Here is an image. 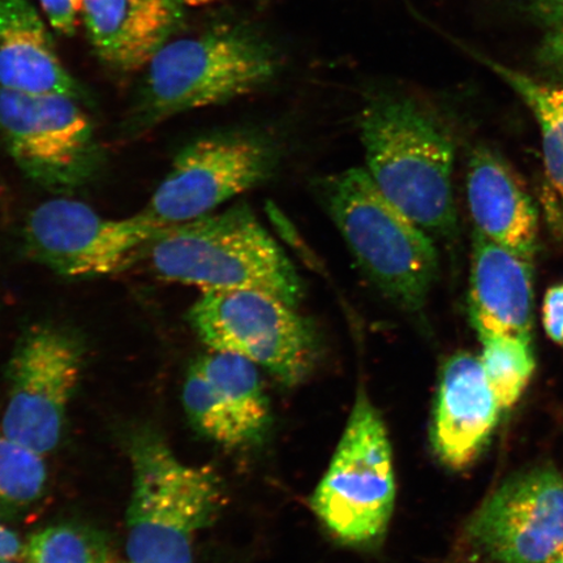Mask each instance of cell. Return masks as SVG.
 I'll list each match as a JSON object with an SVG mask.
<instances>
[{
  "label": "cell",
  "mask_w": 563,
  "mask_h": 563,
  "mask_svg": "<svg viewBox=\"0 0 563 563\" xmlns=\"http://www.w3.org/2000/svg\"><path fill=\"white\" fill-rule=\"evenodd\" d=\"M478 62L488 66L533 112L543 136L545 168L552 185L563 197V87L548 86L482 54L471 52Z\"/></svg>",
  "instance_id": "19"
},
{
  "label": "cell",
  "mask_w": 563,
  "mask_h": 563,
  "mask_svg": "<svg viewBox=\"0 0 563 563\" xmlns=\"http://www.w3.org/2000/svg\"><path fill=\"white\" fill-rule=\"evenodd\" d=\"M179 0H86L82 21L91 47L106 66L146 68L183 23Z\"/></svg>",
  "instance_id": "16"
},
{
  "label": "cell",
  "mask_w": 563,
  "mask_h": 563,
  "mask_svg": "<svg viewBox=\"0 0 563 563\" xmlns=\"http://www.w3.org/2000/svg\"><path fill=\"white\" fill-rule=\"evenodd\" d=\"M396 495L389 435L382 415L361 391L327 474L314 490L313 511L342 543L367 545L389 526Z\"/></svg>",
  "instance_id": "6"
},
{
  "label": "cell",
  "mask_w": 563,
  "mask_h": 563,
  "mask_svg": "<svg viewBox=\"0 0 563 563\" xmlns=\"http://www.w3.org/2000/svg\"><path fill=\"white\" fill-rule=\"evenodd\" d=\"M123 563H132L131 561H126V562H123Z\"/></svg>",
  "instance_id": "31"
},
{
  "label": "cell",
  "mask_w": 563,
  "mask_h": 563,
  "mask_svg": "<svg viewBox=\"0 0 563 563\" xmlns=\"http://www.w3.org/2000/svg\"><path fill=\"white\" fill-rule=\"evenodd\" d=\"M358 130L379 191L432 238L452 236L455 146L439 112L415 96L378 93L364 104Z\"/></svg>",
  "instance_id": "1"
},
{
  "label": "cell",
  "mask_w": 563,
  "mask_h": 563,
  "mask_svg": "<svg viewBox=\"0 0 563 563\" xmlns=\"http://www.w3.org/2000/svg\"><path fill=\"white\" fill-rule=\"evenodd\" d=\"M81 371L82 350L73 335L51 327L32 329L11 358L0 431L42 455L53 452Z\"/></svg>",
  "instance_id": "10"
},
{
  "label": "cell",
  "mask_w": 563,
  "mask_h": 563,
  "mask_svg": "<svg viewBox=\"0 0 563 563\" xmlns=\"http://www.w3.org/2000/svg\"><path fill=\"white\" fill-rule=\"evenodd\" d=\"M165 229L141 213L109 220L86 203L56 199L27 217L24 241L35 262L60 276L93 278L123 269Z\"/></svg>",
  "instance_id": "11"
},
{
  "label": "cell",
  "mask_w": 563,
  "mask_h": 563,
  "mask_svg": "<svg viewBox=\"0 0 563 563\" xmlns=\"http://www.w3.org/2000/svg\"><path fill=\"white\" fill-rule=\"evenodd\" d=\"M468 306L478 338L508 335L532 342L531 260L475 231Z\"/></svg>",
  "instance_id": "15"
},
{
  "label": "cell",
  "mask_w": 563,
  "mask_h": 563,
  "mask_svg": "<svg viewBox=\"0 0 563 563\" xmlns=\"http://www.w3.org/2000/svg\"><path fill=\"white\" fill-rule=\"evenodd\" d=\"M48 24L65 35H73L82 21L86 0H38Z\"/></svg>",
  "instance_id": "23"
},
{
  "label": "cell",
  "mask_w": 563,
  "mask_h": 563,
  "mask_svg": "<svg viewBox=\"0 0 563 563\" xmlns=\"http://www.w3.org/2000/svg\"><path fill=\"white\" fill-rule=\"evenodd\" d=\"M543 323L549 338L563 346V284L555 285L545 294Z\"/></svg>",
  "instance_id": "24"
},
{
  "label": "cell",
  "mask_w": 563,
  "mask_h": 563,
  "mask_svg": "<svg viewBox=\"0 0 563 563\" xmlns=\"http://www.w3.org/2000/svg\"><path fill=\"white\" fill-rule=\"evenodd\" d=\"M467 534L498 563H548L563 547V478L547 467L514 475L474 514Z\"/></svg>",
  "instance_id": "12"
},
{
  "label": "cell",
  "mask_w": 563,
  "mask_h": 563,
  "mask_svg": "<svg viewBox=\"0 0 563 563\" xmlns=\"http://www.w3.org/2000/svg\"><path fill=\"white\" fill-rule=\"evenodd\" d=\"M188 319L211 350L249 358L287 386L301 383L312 368L316 343L311 325L295 307L272 294L202 292Z\"/></svg>",
  "instance_id": "8"
},
{
  "label": "cell",
  "mask_w": 563,
  "mask_h": 563,
  "mask_svg": "<svg viewBox=\"0 0 563 563\" xmlns=\"http://www.w3.org/2000/svg\"><path fill=\"white\" fill-rule=\"evenodd\" d=\"M537 58L548 73L563 79V26L547 34L538 48Z\"/></svg>",
  "instance_id": "25"
},
{
  "label": "cell",
  "mask_w": 563,
  "mask_h": 563,
  "mask_svg": "<svg viewBox=\"0 0 563 563\" xmlns=\"http://www.w3.org/2000/svg\"><path fill=\"white\" fill-rule=\"evenodd\" d=\"M0 563H20L19 561H0Z\"/></svg>",
  "instance_id": "30"
},
{
  "label": "cell",
  "mask_w": 563,
  "mask_h": 563,
  "mask_svg": "<svg viewBox=\"0 0 563 563\" xmlns=\"http://www.w3.org/2000/svg\"><path fill=\"white\" fill-rule=\"evenodd\" d=\"M282 55L242 25L172 40L146 66L130 129L145 132L183 112L250 95L276 79Z\"/></svg>",
  "instance_id": "2"
},
{
  "label": "cell",
  "mask_w": 563,
  "mask_h": 563,
  "mask_svg": "<svg viewBox=\"0 0 563 563\" xmlns=\"http://www.w3.org/2000/svg\"><path fill=\"white\" fill-rule=\"evenodd\" d=\"M278 161L277 145L260 133L224 132L196 140L176 156L141 214L159 228L197 220L263 185Z\"/></svg>",
  "instance_id": "9"
},
{
  "label": "cell",
  "mask_w": 563,
  "mask_h": 563,
  "mask_svg": "<svg viewBox=\"0 0 563 563\" xmlns=\"http://www.w3.org/2000/svg\"><path fill=\"white\" fill-rule=\"evenodd\" d=\"M157 276L202 292L258 290L298 307L301 279L250 208L175 224L150 244Z\"/></svg>",
  "instance_id": "4"
},
{
  "label": "cell",
  "mask_w": 563,
  "mask_h": 563,
  "mask_svg": "<svg viewBox=\"0 0 563 563\" xmlns=\"http://www.w3.org/2000/svg\"><path fill=\"white\" fill-rule=\"evenodd\" d=\"M183 405L202 434L228 448L258 441L271 421L257 365L230 352L213 351L192 365Z\"/></svg>",
  "instance_id": "13"
},
{
  "label": "cell",
  "mask_w": 563,
  "mask_h": 563,
  "mask_svg": "<svg viewBox=\"0 0 563 563\" xmlns=\"http://www.w3.org/2000/svg\"><path fill=\"white\" fill-rule=\"evenodd\" d=\"M181 4L201 7L216 2V0H179Z\"/></svg>",
  "instance_id": "28"
},
{
  "label": "cell",
  "mask_w": 563,
  "mask_h": 563,
  "mask_svg": "<svg viewBox=\"0 0 563 563\" xmlns=\"http://www.w3.org/2000/svg\"><path fill=\"white\" fill-rule=\"evenodd\" d=\"M132 493L126 509V558L132 563H194L196 534L214 522L223 504L210 467L178 460L156 432L130 443Z\"/></svg>",
  "instance_id": "5"
},
{
  "label": "cell",
  "mask_w": 563,
  "mask_h": 563,
  "mask_svg": "<svg viewBox=\"0 0 563 563\" xmlns=\"http://www.w3.org/2000/svg\"><path fill=\"white\" fill-rule=\"evenodd\" d=\"M0 88L75 100L84 96L30 0H0Z\"/></svg>",
  "instance_id": "17"
},
{
  "label": "cell",
  "mask_w": 563,
  "mask_h": 563,
  "mask_svg": "<svg viewBox=\"0 0 563 563\" xmlns=\"http://www.w3.org/2000/svg\"><path fill=\"white\" fill-rule=\"evenodd\" d=\"M528 10L541 24L554 31L563 26V0H523Z\"/></svg>",
  "instance_id": "26"
},
{
  "label": "cell",
  "mask_w": 563,
  "mask_h": 563,
  "mask_svg": "<svg viewBox=\"0 0 563 563\" xmlns=\"http://www.w3.org/2000/svg\"><path fill=\"white\" fill-rule=\"evenodd\" d=\"M25 563H112L103 534L86 526L54 525L32 534L24 544Z\"/></svg>",
  "instance_id": "21"
},
{
  "label": "cell",
  "mask_w": 563,
  "mask_h": 563,
  "mask_svg": "<svg viewBox=\"0 0 563 563\" xmlns=\"http://www.w3.org/2000/svg\"><path fill=\"white\" fill-rule=\"evenodd\" d=\"M481 362L501 410L516 405L537 368L532 342L508 335L482 336Z\"/></svg>",
  "instance_id": "20"
},
{
  "label": "cell",
  "mask_w": 563,
  "mask_h": 563,
  "mask_svg": "<svg viewBox=\"0 0 563 563\" xmlns=\"http://www.w3.org/2000/svg\"><path fill=\"white\" fill-rule=\"evenodd\" d=\"M314 191L377 290L402 311L420 312L438 279L433 238L379 191L365 168L327 176Z\"/></svg>",
  "instance_id": "3"
},
{
  "label": "cell",
  "mask_w": 563,
  "mask_h": 563,
  "mask_svg": "<svg viewBox=\"0 0 563 563\" xmlns=\"http://www.w3.org/2000/svg\"><path fill=\"white\" fill-rule=\"evenodd\" d=\"M466 188L476 231L532 262L539 246L538 210L503 159L477 150L470 161Z\"/></svg>",
  "instance_id": "18"
},
{
  "label": "cell",
  "mask_w": 563,
  "mask_h": 563,
  "mask_svg": "<svg viewBox=\"0 0 563 563\" xmlns=\"http://www.w3.org/2000/svg\"><path fill=\"white\" fill-rule=\"evenodd\" d=\"M0 136L20 170L54 194L87 186L102 165L93 124L67 96L0 88Z\"/></svg>",
  "instance_id": "7"
},
{
  "label": "cell",
  "mask_w": 563,
  "mask_h": 563,
  "mask_svg": "<svg viewBox=\"0 0 563 563\" xmlns=\"http://www.w3.org/2000/svg\"><path fill=\"white\" fill-rule=\"evenodd\" d=\"M548 563H563V547L560 549L555 555H553L552 560Z\"/></svg>",
  "instance_id": "29"
},
{
  "label": "cell",
  "mask_w": 563,
  "mask_h": 563,
  "mask_svg": "<svg viewBox=\"0 0 563 563\" xmlns=\"http://www.w3.org/2000/svg\"><path fill=\"white\" fill-rule=\"evenodd\" d=\"M499 407L481 357L457 352L443 365L432 426L435 454L448 467L470 466L497 426Z\"/></svg>",
  "instance_id": "14"
},
{
  "label": "cell",
  "mask_w": 563,
  "mask_h": 563,
  "mask_svg": "<svg viewBox=\"0 0 563 563\" xmlns=\"http://www.w3.org/2000/svg\"><path fill=\"white\" fill-rule=\"evenodd\" d=\"M24 559V544L11 528L0 523V561H20Z\"/></svg>",
  "instance_id": "27"
},
{
  "label": "cell",
  "mask_w": 563,
  "mask_h": 563,
  "mask_svg": "<svg viewBox=\"0 0 563 563\" xmlns=\"http://www.w3.org/2000/svg\"><path fill=\"white\" fill-rule=\"evenodd\" d=\"M44 456L0 431V506L30 505L44 495Z\"/></svg>",
  "instance_id": "22"
}]
</instances>
